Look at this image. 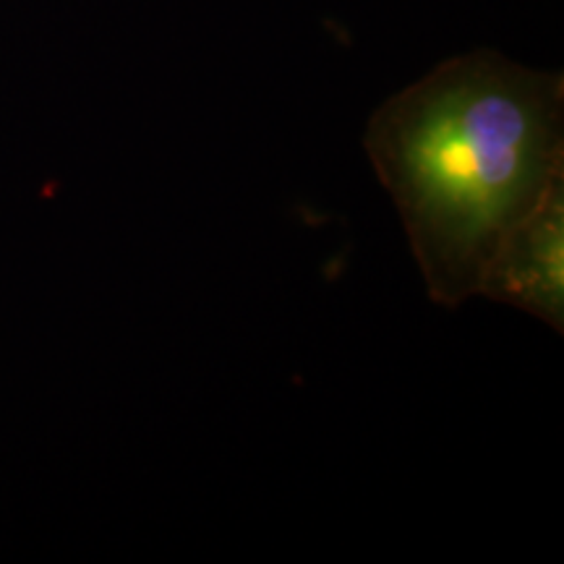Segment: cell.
<instances>
[{
    "mask_svg": "<svg viewBox=\"0 0 564 564\" xmlns=\"http://www.w3.org/2000/svg\"><path fill=\"white\" fill-rule=\"evenodd\" d=\"M478 295L564 333V178L494 251Z\"/></svg>",
    "mask_w": 564,
    "mask_h": 564,
    "instance_id": "obj_2",
    "label": "cell"
},
{
    "mask_svg": "<svg viewBox=\"0 0 564 564\" xmlns=\"http://www.w3.org/2000/svg\"><path fill=\"white\" fill-rule=\"evenodd\" d=\"M364 144L442 308L476 299L499 243L564 178L556 91L474 63L387 105Z\"/></svg>",
    "mask_w": 564,
    "mask_h": 564,
    "instance_id": "obj_1",
    "label": "cell"
}]
</instances>
